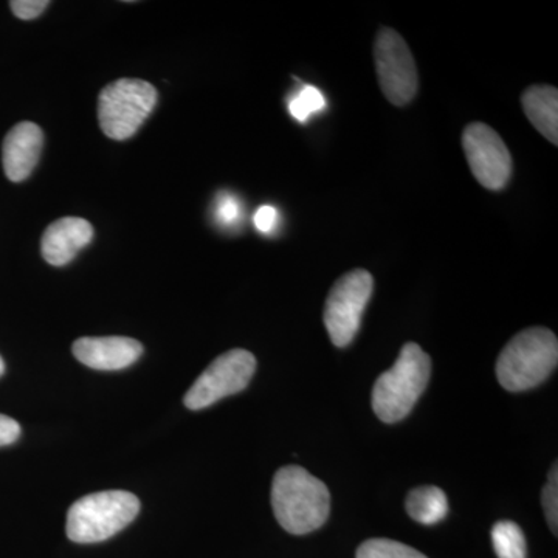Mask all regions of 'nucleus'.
Masks as SVG:
<instances>
[{"mask_svg": "<svg viewBox=\"0 0 558 558\" xmlns=\"http://www.w3.org/2000/svg\"><path fill=\"white\" fill-rule=\"evenodd\" d=\"M271 508L289 534H310L329 519V488L306 469L286 465L278 470L271 483Z\"/></svg>", "mask_w": 558, "mask_h": 558, "instance_id": "f257e3e1", "label": "nucleus"}, {"mask_svg": "<svg viewBox=\"0 0 558 558\" xmlns=\"http://www.w3.org/2000/svg\"><path fill=\"white\" fill-rule=\"evenodd\" d=\"M432 360L416 343L400 349L398 360L376 380L373 389V410L385 424L402 421L414 409L428 387Z\"/></svg>", "mask_w": 558, "mask_h": 558, "instance_id": "f03ea898", "label": "nucleus"}, {"mask_svg": "<svg viewBox=\"0 0 558 558\" xmlns=\"http://www.w3.org/2000/svg\"><path fill=\"white\" fill-rule=\"evenodd\" d=\"M558 363V340L548 328L521 330L506 344L497 362L499 385L508 391H527L543 384Z\"/></svg>", "mask_w": 558, "mask_h": 558, "instance_id": "7ed1b4c3", "label": "nucleus"}, {"mask_svg": "<svg viewBox=\"0 0 558 558\" xmlns=\"http://www.w3.org/2000/svg\"><path fill=\"white\" fill-rule=\"evenodd\" d=\"M138 512V498L131 492H97L73 502L65 532L72 542L81 545L106 542L130 526Z\"/></svg>", "mask_w": 558, "mask_h": 558, "instance_id": "20e7f679", "label": "nucleus"}, {"mask_svg": "<svg viewBox=\"0 0 558 558\" xmlns=\"http://www.w3.org/2000/svg\"><path fill=\"white\" fill-rule=\"evenodd\" d=\"M157 105V90L148 81L121 78L101 90L98 121L112 140H128L140 130Z\"/></svg>", "mask_w": 558, "mask_h": 558, "instance_id": "39448f33", "label": "nucleus"}, {"mask_svg": "<svg viewBox=\"0 0 558 558\" xmlns=\"http://www.w3.org/2000/svg\"><path fill=\"white\" fill-rule=\"evenodd\" d=\"M373 290V275L363 269L348 271L330 289L323 319L337 348H347L357 336Z\"/></svg>", "mask_w": 558, "mask_h": 558, "instance_id": "423d86ee", "label": "nucleus"}, {"mask_svg": "<svg viewBox=\"0 0 558 558\" xmlns=\"http://www.w3.org/2000/svg\"><path fill=\"white\" fill-rule=\"evenodd\" d=\"M256 359L245 349H231L219 355L189 389L183 403L190 410H204L220 399L241 392L255 376Z\"/></svg>", "mask_w": 558, "mask_h": 558, "instance_id": "0eeeda50", "label": "nucleus"}, {"mask_svg": "<svg viewBox=\"0 0 558 558\" xmlns=\"http://www.w3.org/2000/svg\"><path fill=\"white\" fill-rule=\"evenodd\" d=\"M374 62L380 89L395 106L409 105L417 92V70L405 40L392 28H381L374 43Z\"/></svg>", "mask_w": 558, "mask_h": 558, "instance_id": "6e6552de", "label": "nucleus"}, {"mask_svg": "<svg viewBox=\"0 0 558 558\" xmlns=\"http://www.w3.org/2000/svg\"><path fill=\"white\" fill-rule=\"evenodd\" d=\"M462 148L475 179L484 189L498 191L512 175V156L498 132L484 123H472L462 132Z\"/></svg>", "mask_w": 558, "mask_h": 558, "instance_id": "1a4fd4ad", "label": "nucleus"}, {"mask_svg": "<svg viewBox=\"0 0 558 558\" xmlns=\"http://www.w3.org/2000/svg\"><path fill=\"white\" fill-rule=\"evenodd\" d=\"M73 355L98 371H119L134 365L143 354L140 341L128 337H84L73 343Z\"/></svg>", "mask_w": 558, "mask_h": 558, "instance_id": "9d476101", "label": "nucleus"}, {"mask_svg": "<svg viewBox=\"0 0 558 558\" xmlns=\"http://www.w3.org/2000/svg\"><path fill=\"white\" fill-rule=\"evenodd\" d=\"M44 134L38 124L24 121L7 134L2 146V163L11 182H22L38 165Z\"/></svg>", "mask_w": 558, "mask_h": 558, "instance_id": "9b49d317", "label": "nucleus"}, {"mask_svg": "<svg viewBox=\"0 0 558 558\" xmlns=\"http://www.w3.org/2000/svg\"><path fill=\"white\" fill-rule=\"evenodd\" d=\"M94 227L86 219L61 218L47 227L40 241L44 259L54 267L65 266L78 255L81 248L90 244Z\"/></svg>", "mask_w": 558, "mask_h": 558, "instance_id": "f8f14e48", "label": "nucleus"}, {"mask_svg": "<svg viewBox=\"0 0 558 558\" xmlns=\"http://www.w3.org/2000/svg\"><path fill=\"white\" fill-rule=\"evenodd\" d=\"M529 121L554 146L558 145V90L553 86H532L521 95Z\"/></svg>", "mask_w": 558, "mask_h": 558, "instance_id": "ddd939ff", "label": "nucleus"}, {"mask_svg": "<svg viewBox=\"0 0 558 558\" xmlns=\"http://www.w3.org/2000/svg\"><path fill=\"white\" fill-rule=\"evenodd\" d=\"M407 512L424 526H435L449 513V499L442 488L422 486L414 488L407 497Z\"/></svg>", "mask_w": 558, "mask_h": 558, "instance_id": "4468645a", "label": "nucleus"}, {"mask_svg": "<svg viewBox=\"0 0 558 558\" xmlns=\"http://www.w3.org/2000/svg\"><path fill=\"white\" fill-rule=\"evenodd\" d=\"M492 543L498 558H526V537L519 524L513 521H498L492 527Z\"/></svg>", "mask_w": 558, "mask_h": 558, "instance_id": "2eb2a0df", "label": "nucleus"}, {"mask_svg": "<svg viewBox=\"0 0 558 558\" xmlns=\"http://www.w3.org/2000/svg\"><path fill=\"white\" fill-rule=\"evenodd\" d=\"M357 558H428L411 546L388 538L366 539L359 546Z\"/></svg>", "mask_w": 558, "mask_h": 558, "instance_id": "dca6fc26", "label": "nucleus"}, {"mask_svg": "<svg viewBox=\"0 0 558 558\" xmlns=\"http://www.w3.org/2000/svg\"><path fill=\"white\" fill-rule=\"evenodd\" d=\"M326 108V98L315 86L306 84L289 101V112L300 123H306L314 113Z\"/></svg>", "mask_w": 558, "mask_h": 558, "instance_id": "f3484780", "label": "nucleus"}, {"mask_svg": "<svg viewBox=\"0 0 558 558\" xmlns=\"http://www.w3.org/2000/svg\"><path fill=\"white\" fill-rule=\"evenodd\" d=\"M543 509H545L546 519H548L550 531L557 535L558 527V469L557 462L550 469L548 483L543 488Z\"/></svg>", "mask_w": 558, "mask_h": 558, "instance_id": "a211bd4d", "label": "nucleus"}, {"mask_svg": "<svg viewBox=\"0 0 558 558\" xmlns=\"http://www.w3.org/2000/svg\"><path fill=\"white\" fill-rule=\"evenodd\" d=\"M216 220L223 227L236 226L241 220L242 208L240 201L233 194H220L216 201Z\"/></svg>", "mask_w": 558, "mask_h": 558, "instance_id": "6ab92c4d", "label": "nucleus"}, {"mask_svg": "<svg viewBox=\"0 0 558 558\" xmlns=\"http://www.w3.org/2000/svg\"><path fill=\"white\" fill-rule=\"evenodd\" d=\"M50 5L49 0H13L11 11L22 21L35 20Z\"/></svg>", "mask_w": 558, "mask_h": 558, "instance_id": "aec40b11", "label": "nucleus"}, {"mask_svg": "<svg viewBox=\"0 0 558 558\" xmlns=\"http://www.w3.org/2000/svg\"><path fill=\"white\" fill-rule=\"evenodd\" d=\"M253 222H255V227L260 233H271L275 227L278 226V209L271 207V205H263L255 213Z\"/></svg>", "mask_w": 558, "mask_h": 558, "instance_id": "412c9836", "label": "nucleus"}, {"mask_svg": "<svg viewBox=\"0 0 558 558\" xmlns=\"http://www.w3.org/2000/svg\"><path fill=\"white\" fill-rule=\"evenodd\" d=\"M21 436V425L14 418L0 414V447L16 442Z\"/></svg>", "mask_w": 558, "mask_h": 558, "instance_id": "4be33fe9", "label": "nucleus"}, {"mask_svg": "<svg viewBox=\"0 0 558 558\" xmlns=\"http://www.w3.org/2000/svg\"><path fill=\"white\" fill-rule=\"evenodd\" d=\"M3 373H5V363H3L2 357H0V377L3 376Z\"/></svg>", "mask_w": 558, "mask_h": 558, "instance_id": "5701e85b", "label": "nucleus"}]
</instances>
